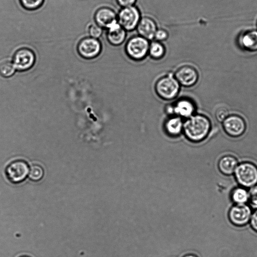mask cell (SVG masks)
I'll use <instances>...</instances> for the list:
<instances>
[{
    "label": "cell",
    "instance_id": "cell-12",
    "mask_svg": "<svg viewBox=\"0 0 257 257\" xmlns=\"http://www.w3.org/2000/svg\"><path fill=\"white\" fill-rule=\"evenodd\" d=\"M174 75L180 85L186 87L196 84L199 78L197 70L194 67L188 65L180 66Z\"/></svg>",
    "mask_w": 257,
    "mask_h": 257
},
{
    "label": "cell",
    "instance_id": "cell-18",
    "mask_svg": "<svg viewBox=\"0 0 257 257\" xmlns=\"http://www.w3.org/2000/svg\"><path fill=\"white\" fill-rule=\"evenodd\" d=\"M238 165L236 159L231 155L222 157L219 161L218 168L223 174L229 175L233 174Z\"/></svg>",
    "mask_w": 257,
    "mask_h": 257
},
{
    "label": "cell",
    "instance_id": "cell-13",
    "mask_svg": "<svg viewBox=\"0 0 257 257\" xmlns=\"http://www.w3.org/2000/svg\"><path fill=\"white\" fill-rule=\"evenodd\" d=\"M94 20L97 25L107 29L117 23L115 12L108 7L98 9L95 13Z\"/></svg>",
    "mask_w": 257,
    "mask_h": 257
},
{
    "label": "cell",
    "instance_id": "cell-7",
    "mask_svg": "<svg viewBox=\"0 0 257 257\" xmlns=\"http://www.w3.org/2000/svg\"><path fill=\"white\" fill-rule=\"evenodd\" d=\"M170 115H176L182 118H188L195 114L196 105L191 99L184 97L179 99L166 108Z\"/></svg>",
    "mask_w": 257,
    "mask_h": 257
},
{
    "label": "cell",
    "instance_id": "cell-4",
    "mask_svg": "<svg viewBox=\"0 0 257 257\" xmlns=\"http://www.w3.org/2000/svg\"><path fill=\"white\" fill-rule=\"evenodd\" d=\"M234 172L237 181L243 187H253L257 183V167L252 163L240 164Z\"/></svg>",
    "mask_w": 257,
    "mask_h": 257
},
{
    "label": "cell",
    "instance_id": "cell-2",
    "mask_svg": "<svg viewBox=\"0 0 257 257\" xmlns=\"http://www.w3.org/2000/svg\"><path fill=\"white\" fill-rule=\"evenodd\" d=\"M180 84L173 73H168L159 78L155 85L156 94L165 100H171L178 95Z\"/></svg>",
    "mask_w": 257,
    "mask_h": 257
},
{
    "label": "cell",
    "instance_id": "cell-16",
    "mask_svg": "<svg viewBox=\"0 0 257 257\" xmlns=\"http://www.w3.org/2000/svg\"><path fill=\"white\" fill-rule=\"evenodd\" d=\"M107 30L106 38L111 45L116 46L123 43L126 38V31L120 26L118 22Z\"/></svg>",
    "mask_w": 257,
    "mask_h": 257
},
{
    "label": "cell",
    "instance_id": "cell-26",
    "mask_svg": "<svg viewBox=\"0 0 257 257\" xmlns=\"http://www.w3.org/2000/svg\"><path fill=\"white\" fill-rule=\"evenodd\" d=\"M168 37L167 32L163 29H158L155 33L154 38L156 41L161 42L165 41Z\"/></svg>",
    "mask_w": 257,
    "mask_h": 257
},
{
    "label": "cell",
    "instance_id": "cell-21",
    "mask_svg": "<svg viewBox=\"0 0 257 257\" xmlns=\"http://www.w3.org/2000/svg\"><path fill=\"white\" fill-rule=\"evenodd\" d=\"M44 175V171L41 166L35 164L31 166L28 176L31 181H39L42 179Z\"/></svg>",
    "mask_w": 257,
    "mask_h": 257
},
{
    "label": "cell",
    "instance_id": "cell-15",
    "mask_svg": "<svg viewBox=\"0 0 257 257\" xmlns=\"http://www.w3.org/2000/svg\"><path fill=\"white\" fill-rule=\"evenodd\" d=\"M184 121L176 115H170L164 123V129L167 135L177 137L183 133Z\"/></svg>",
    "mask_w": 257,
    "mask_h": 257
},
{
    "label": "cell",
    "instance_id": "cell-30",
    "mask_svg": "<svg viewBox=\"0 0 257 257\" xmlns=\"http://www.w3.org/2000/svg\"><path fill=\"white\" fill-rule=\"evenodd\" d=\"M183 257H198L196 255L194 254H187L184 255Z\"/></svg>",
    "mask_w": 257,
    "mask_h": 257
},
{
    "label": "cell",
    "instance_id": "cell-17",
    "mask_svg": "<svg viewBox=\"0 0 257 257\" xmlns=\"http://www.w3.org/2000/svg\"><path fill=\"white\" fill-rule=\"evenodd\" d=\"M239 43L244 50L251 52L257 51V31H245L239 37Z\"/></svg>",
    "mask_w": 257,
    "mask_h": 257
},
{
    "label": "cell",
    "instance_id": "cell-23",
    "mask_svg": "<svg viewBox=\"0 0 257 257\" xmlns=\"http://www.w3.org/2000/svg\"><path fill=\"white\" fill-rule=\"evenodd\" d=\"M22 6L27 10H35L41 7L44 0H19Z\"/></svg>",
    "mask_w": 257,
    "mask_h": 257
},
{
    "label": "cell",
    "instance_id": "cell-19",
    "mask_svg": "<svg viewBox=\"0 0 257 257\" xmlns=\"http://www.w3.org/2000/svg\"><path fill=\"white\" fill-rule=\"evenodd\" d=\"M166 49L163 44L154 41L150 43L148 54L155 60H160L165 55Z\"/></svg>",
    "mask_w": 257,
    "mask_h": 257
},
{
    "label": "cell",
    "instance_id": "cell-1",
    "mask_svg": "<svg viewBox=\"0 0 257 257\" xmlns=\"http://www.w3.org/2000/svg\"><path fill=\"white\" fill-rule=\"evenodd\" d=\"M211 127L209 118L201 114H194L184 121L183 133L193 143L202 142L208 136Z\"/></svg>",
    "mask_w": 257,
    "mask_h": 257
},
{
    "label": "cell",
    "instance_id": "cell-29",
    "mask_svg": "<svg viewBox=\"0 0 257 257\" xmlns=\"http://www.w3.org/2000/svg\"><path fill=\"white\" fill-rule=\"evenodd\" d=\"M250 222L252 228L257 232V209L251 214Z\"/></svg>",
    "mask_w": 257,
    "mask_h": 257
},
{
    "label": "cell",
    "instance_id": "cell-24",
    "mask_svg": "<svg viewBox=\"0 0 257 257\" xmlns=\"http://www.w3.org/2000/svg\"><path fill=\"white\" fill-rule=\"evenodd\" d=\"M228 116V110L224 107H219L215 111L216 118L219 122H223Z\"/></svg>",
    "mask_w": 257,
    "mask_h": 257
},
{
    "label": "cell",
    "instance_id": "cell-10",
    "mask_svg": "<svg viewBox=\"0 0 257 257\" xmlns=\"http://www.w3.org/2000/svg\"><path fill=\"white\" fill-rule=\"evenodd\" d=\"M251 216L250 207L245 204H236L229 210L228 217L230 222L237 226L246 225Z\"/></svg>",
    "mask_w": 257,
    "mask_h": 257
},
{
    "label": "cell",
    "instance_id": "cell-27",
    "mask_svg": "<svg viewBox=\"0 0 257 257\" xmlns=\"http://www.w3.org/2000/svg\"><path fill=\"white\" fill-rule=\"evenodd\" d=\"M248 194L250 202L255 206H257V185L253 186Z\"/></svg>",
    "mask_w": 257,
    "mask_h": 257
},
{
    "label": "cell",
    "instance_id": "cell-22",
    "mask_svg": "<svg viewBox=\"0 0 257 257\" xmlns=\"http://www.w3.org/2000/svg\"><path fill=\"white\" fill-rule=\"evenodd\" d=\"M15 69L14 64L10 61H5L0 63V74L4 77L11 76Z\"/></svg>",
    "mask_w": 257,
    "mask_h": 257
},
{
    "label": "cell",
    "instance_id": "cell-31",
    "mask_svg": "<svg viewBox=\"0 0 257 257\" xmlns=\"http://www.w3.org/2000/svg\"><path fill=\"white\" fill-rule=\"evenodd\" d=\"M20 257H30V256L24 255V256H20Z\"/></svg>",
    "mask_w": 257,
    "mask_h": 257
},
{
    "label": "cell",
    "instance_id": "cell-25",
    "mask_svg": "<svg viewBox=\"0 0 257 257\" xmlns=\"http://www.w3.org/2000/svg\"><path fill=\"white\" fill-rule=\"evenodd\" d=\"M102 28H101L97 24L92 25L89 28V33L92 38L95 39L98 38L102 34Z\"/></svg>",
    "mask_w": 257,
    "mask_h": 257
},
{
    "label": "cell",
    "instance_id": "cell-8",
    "mask_svg": "<svg viewBox=\"0 0 257 257\" xmlns=\"http://www.w3.org/2000/svg\"><path fill=\"white\" fill-rule=\"evenodd\" d=\"M77 51L79 54L85 59L94 58L101 52V44L97 39L86 37L79 42Z\"/></svg>",
    "mask_w": 257,
    "mask_h": 257
},
{
    "label": "cell",
    "instance_id": "cell-11",
    "mask_svg": "<svg viewBox=\"0 0 257 257\" xmlns=\"http://www.w3.org/2000/svg\"><path fill=\"white\" fill-rule=\"evenodd\" d=\"M35 55L33 51L27 48L18 50L13 57V64L16 69L24 71L30 69L34 64Z\"/></svg>",
    "mask_w": 257,
    "mask_h": 257
},
{
    "label": "cell",
    "instance_id": "cell-14",
    "mask_svg": "<svg viewBox=\"0 0 257 257\" xmlns=\"http://www.w3.org/2000/svg\"><path fill=\"white\" fill-rule=\"evenodd\" d=\"M136 29L140 36L148 40L154 38L155 33L158 29L156 22L149 17L141 18Z\"/></svg>",
    "mask_w": 257,
    "mask_h": 257
},
{
    "label": "cell",
    "instance_id": "cell-3",
    "mask_svg": "<svg viewBox=\"0 0 257 257\" xmlns=\"http://www.w3.org/2000/svg\"><path fill=\"white\" fill-rule=\"evenodd\" d=\"M150 43L148 40L139 35L131 37L125 46L127 56L134 61H141L148 55Z\"/></svg>",
    "mask_w": 257,
    "mask_h": 257
},
{
    "label": "cell",
    "instance_id": "cell-28",
    "mask_svg": "<svg viewBox=\"0 0 257 257\" xmlns=\"http://www.w3.org/2000/svg\"><path fill=\"white\" fill-rule=\"evenodd\" d=\"M118 5L122 8L134 6L137 0H116Z\"/></svg>",
    "mask_w": 257,
    "mask_h": 257
},
{
    "label": "cell",
    "instance_id": "cell-20",
    "mask_svg": "<svg viewBox=\"0 0 257 257\" xmlns=\"http://www.w3.org/2000/svg\"><path fill=\"white\" fill-rule=\"evenodd\" d=\"M232 200L236 204H244L249 199V194L242 188H237L231 194Z\"/></svg>",
    "mask_w": 257,
    "mask_h": 257
},
{
    "label": "cell",
    "instance_id": "cell-5",
    "mask_svg": "<svg viewBox=\"0 0 257 257\" xmlns=\"http://www.w3.org/2000/svg\"><path fill=\"white\" fill-rule=\"evenodd\" d=\"M30 171L28 163L22 160H17L10 163L6 168L7 179L12 184H18L24 181Z\"/></svg>",
    "mask_w": 257,
    "mask_h": 257
},
{
    "label": "cell",
    "instance_id": "cell-6",
    "mask_svg": "<svg viewBox=\"0 0 257 257\" xmlns=\"http://www.w3.org/2000/svg\"><path fill=\"white\" fill-rule=\"evenodd\" d=\"M141 17L138 8L132 6L122 8L117 15V20L123 29L131 31L137 28L141 19Z\"/></svg>",
    "mask_w": 257,
    "mask_h": 257
},
{
    "label": "cell",
    "instance_id": "cell-9",
    "mask_svg": "<svg viewBox=\"0 0 257 257\" xmlns=\"http://www.w3.org/2000/svg\"><path fill=\"white\" fill-rule=\"evenodd\" d=\"M223 128L229 136L237 138L242 136L246 130L244 119L238 115H229L223 121Z\"/></svg>",
    "mask_w": 257,
    "mask_h": 257
}]
</instances>
